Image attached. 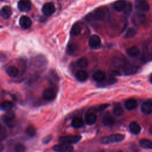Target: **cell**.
<instances>
[{"label": "cell", "instance_id": "6da1fadb", "mask_svg": "<svg viewBox=\"0 0 152 152\" xmlns=\"http://www.w3.org/2000/svg\"><path fill=\"white\" fill-rule=\"evenodd\" d=\"M125 139V135L121 134H114L100 138V142L103 144H108L122 141Z\"/></svg>", "mask_w": 152, "mask_h": 152}, {"label": "cell", "instance_id": "7a4b0ae2", "mask_svg": "<svg viewBox=\"0 0 152 152\" xmlns=\"http://www.w3.org/2000/svg\"><path fill=\"white\" fill-rule=\"evenodd\" d=\"M82 137L79 135H66L62 136L59 138V141L62 143H65L68 144H73L78 142Z\"/></svg>", "mask_w": 152, "mask_h": 152}, {"label": "cell", "instance_id": "3957f363", "mask_svg": "<svg viewBox=\"0 0 152 152\" xmlns=\"http://www.w3.org/2000/svg\"><path fill=\"white\" fill-rule=\"evenodd\" d=\"M73 146L71 144L62 143L55 145L53 147V150L55 152H71L73 151Z\"/></svg>", "mask_w": 152, "mask_h": 152}, {"label": "cell", "instance_id": "277c9868", "mask_svg": "<svg viewBox=\"0 0 152 152\" xmlns=\"http://www.w3.org/2000/svg\"><path fill=\"white\" fill-rule=\"evenodd\" d=\"M89 16L91 20L100 21L104 18L106 16V11L102 8H98L94 10Z\"/></svg>", "mask_w": 152, "mask_h": 152}, {"label": "cell", "instance_id": "5b68a950", "mask_svg": "<svg viewBox=\"0 0 152 152\" xmlns=\"http://www.w3.org/2000/svg\"><path fill=\"white\" fill-rule=\"evenodd\" d=\"M135 7L137 10L140 12H147L150 10L148 3L145 0H136L135 2Z\"/></svg>", "mask_w": 152, "mask_h": 152}, {"label": "cell", "instance_id": "8992f818", "mask_svg": "<svg viewBox=\"0 0 152 152\" xmlns=\"http://www.w3.org/2000/svg\"><path fill=\"white\" fill-rule=\"evenodd\" d=\"M138 67L135 65L129 64L127 61L124 64L123 67L122 68V70L123 71L124 73L126 75H131L134 74L138 71Z\"/></svg>", "mask_w": 152, "mask_h": 152}, {"label": "cell", "instance_id": "52a82bcc", "mask_svg": "<svg viewBox=\"0 0 152 152\" xmlns=\"http://www.w3.org/2000/svg\"><path fill=\"white\" fill-rule=\"evenodd\" d=\"M55 11V7L52 2H47L42 7V12L45 15H51Z\"/></svg>", "mask_w": 152, "mask_h": 152}, {"label": "cell", "instance_id": "ba28073f", "mask_svg": "<svg viewBox=\"0 0 152 152\" xmlns=\"http://www.w3.org/2000/svg\"><path fill=\"white\" fill-rule=\"evenodd\" d=\"M18 8L22 12H28L31 8V2L29 0H20L18 2Z\"/></svg>", "mask_w": 152, "mask_h": 152}, {"label": "cell", "instance_id": "9c48e42d", "mask_svg": "<svg viewBox=\"0 0 152 152\" xmlns=\"http://www.w3.org/2000/svg\"><path fill=\"white\" fill-rule=\"evenodd\" d=\"M101 45V40L97 35H93L89 40V46L91 49H98Z\"/></svg>", "mask_w": 152, "mask_h": 152}, {"label": "cell", "instance_id": "30bf717a", "mask_svg": "<svg viewBox=\"0 0 152 152\" xmlns=\"http://www.w3.org/2000/svg\"><path fill=\"white\" fill-rule=\"evenodd\" d=\"M42 95L45 100L48 101H51L55 98L56 93L54 90L52 88H46L43 92Z\"/></svg>", "mask_w": 152, "mask_h": 152}, {"label": "cell", "instance_id": "8fae6325", "mask_svg": "<svg viewBox=\"0 0 152 152\" xmlns=\"http://www.w3.org/2000/svg\"><path fill=\"white\" fill-rule=\"evenodd\" d=\"M102 123L107 126H111L115 123V119L109 113H106L102 118Z\"/></svg>", "mask_w": 152, "mask_h": 152}, {"label": "cell", "instance_id": "7c38bea8", "mask_svg": "<svg viewBox=\"0 0 152 152\" xmlns=\"http://www.w3.org/2000/svg\"><path fill=\"white\" fill-rule=\"evenodd\" d=\"M31 23V19L26 15L22 16L20 19V25L24 29H28L30 28Z\"/></svg>", "mask_w": 152, "mask_h": 152}, {"label": "cell", "instance_id": "4fadbf2b", "mask_svg": "<svg viewBox=\"0 0 152 152\" xmlns=\"http://www.w3.org/2000/svg\"><path fill=\"white\" fill-rule=\"evenodd\" d=\"M127 2L125 0H118L113 4V8L115 10L119 12H122L124 10Z\"/></svg>", "mask_w": 152, "mask_h": 152}, {"label": "cell", "instance_id": "5bb4252c", "mask_svg": "<svg viewBox=\"0 0 152 152\" xmlns=\"http://www.w3.org/2000/svg\"><path fill=\"white\" fill-rule=\"evenodd\" d=\"M141 110L142 113L147 115L152 113V103L149 101L145 102L141 105Z\"/></svg>", "mask_w": 152, "mask_h": 152}, {"label": "cell", "instance_id": "9a60e30c", "mask_svg": "<svg viewBox=\"0 0 152 152\" xmlns=\"http://www.w3.org/2000/svg\"><path fill=\"white\" fill-rule=\"evenodd\" d=\"M129 129L131 133L137 135L138 134L141 130L140 125L136 122H131L129 125Z\"/></svg>", "mask_w": 152, "mask_h": 152}, {"label": "cell", "instance_id": "2e32d148", "mask_svg": "<svg viewBox=\"0 0 152 152\" xmlns=\"http://www.w3.org/2000/svg\"><path fill=\"white\" fill-rule=\"evenodd\" d=\"M75 76L76 79L80 82H84L88 78V74L84 70H80L77 71Z\"/></svg>", "mask_w": 152, "mask_h": 152}, {"label": "cell", "instance_id": "e0dca14e", "mask_svg": "<svg viewBox=\"0 0 152 152\" xmlns=\"http://www.w3.org/2000/svg\"><path fill=\"white\" fill-rule=\"evenodd\" d=\"M106 74L102 71H97L95 72L93 75V78L94 81L97 82H102L105 80Z\"/></svg>", "mask_w": 152, "mask_h": 152}, {"label": "cell", "instance_id": "ac0fdd59", "mask_svg": "<svg viewBox=\"0 0 152 152\" xmlns=\"http://www.w3.org/2000/svg\"><path fill=\"white\" fill-rule=\"evenodd\" d=\"M97 116L94 113H88L85 116V121L87 125H91L96 123Z\"/></svg>", "mask_w": 152, "mask_h": 152}, {"label": "cell", "instance_id": "d6986e66", "mask_svg": "<svg viewBox=\"0 0 152 152\" xmlns=\"http://www.w3.org/2000/svg\"><path fill=\"white\" fill-rule=\"evenodd\" d=\"M19 71L17 67L15 66H10L7 69V75L11 78L17 77L18 75Z\"/></svg>", "mask_w": 152, "mask_h": 152}, {"label": "cell", "instance_id": "ffe728a7", "mask_svg": "<svg viewBox=\"0 0 152 152\" xmlns=\"http://www.w3.org/2000/svg\"><path fill=\"white\" fill-rule=\"evenodd\" d=\"M137 106V102L134 99H129L125 101V107L128 110H132Z\"/></svg>", "mask_w": 152, "mask_h": 152}, {"label": "cell", "instance_id": "44dd1931", "mask_svg": "<svg viewBox=\"0 0 152 152\" xmlns=\"http://www.w3.org/2000/svg\"><path fill=\"white\" fill-rule=\"evenodd\" d=\"M12 14V9L9 6H4L1 9V15L5 19L9 18Z\"/></svg>", "mask_w": 152, "mask_h": 152}, {"label": "cell", "instance_id": "7402d4cb", "mask_svg": "<svg viewBox=\"0 0 152 152\" xmlns=\"http://www.w3.org/2000/svg\"><path fill=\"white\" fill-rule=\"evenodd\" d=\"M126 52V53L130 57H132V58L136 57L140 54V50H139L138 48L135 46L127 49Z\"/></svg>", "mask_w": 152, "mask_h": 152}, {"label": "cell", "instance_id": "603a6c76", "mask_svg": "<svg viewBox=\"0 0 152 152\" xmlns=\"http://www.w3.org/2000/svg\"><path fill=\"white\" fill-rule=\"evenodd\" d=\"M83 124L84 121L83 119L79 117L74 118L71 122V125L74 128H80L83 126Z\"/></svg>", "mask_w": 152, "mask_h": 152}, {"label": "cell", "instance_id": "cb8c5ba5", "mask_svg": "<svg viewBox=\"0 0 152 152\" xmlns=\"http://www.w3.org/2000/svg\"><path fill=\"white\" fill-rule=\"evenodd\" d=\"M140 145L145 149L152 150V141L148 139H141L139 142Z\"/></svg>", "mask_w": 152, "mask_h": 152}, {"label": "cell", "instance_id": "d4e9b609", "mask_svg": "<svg viewBox=\"0 0 152 152\" xmlns=\"http://www.w3.org/2000/svg\"><path fill=\"white\" fill-rule=\"evenodd\" d=\"M14 107V104L10 101H4L0 104V108L5 111H9Z\"/></svg>", "mask_w": 152, "mask_h": 152}, {"label": "cell", "instance_id": "484cf974", "mask_svg": "<svg viewBox=\"0 0 152 152\" xmlns=\"http://www.w3.org/2000/svg\"><path fill=\"white\" fill-rule=\"evenodd\" d=\"M15 118V114L13 112H11L10 110L8 111V112L4 116V120L5 122L9 124L13 122L14 119Z\"/></svg>", "mask_w": 152, "mask_h": 152}, {"label": "cell", "instance_id": "4316f807", "mask_svg": "<svg viewBox=\"0 0 152 152\" xmlns=\"http://www.w3.org/2000/svg\"><path fill=\"white\" fill-rule=\"evenodd\" d=\"M124 113V110L119 104H116L113 109V113L116 116H121Z\"/></svg>", "mask_w": 152, "mask_h": 152}, {"label": "cell", "instance_id": "83f0119b", "mask_svg": "<svg viewBox=\"0 0 152 152\" xmlns=\"http://www.w3.org/2000/svg\"><path fill=\"white\" fill-rule=\"evenodd\" d=\"M137 31L135 28H134L133 27H130L126 31L124 37L126 39L131 38L132 37H134L137 34Z\"/></svg>", "mask_w": 152, "mask_h": 152}, {"label": "cell", "instance_id": "f1b7e54d", "mask_svg": "<svg viewBox=\"0 0 152 152\" xmlns=\"http://www.w3.org/2000/svg\"><path fill=\"white\" fill-rule=\"evenodd\" d=\"M81 27L80 26V24H75L74 25H73V26L71 28V32L73 36H77L80 34V33H81Z\"/></svg>", "mask_w": 152, "mask_h": 152}, {"label": "cell", "instance_id": "f546056e", "mask_svg": "<svg viewBox=\"0 0 152 152\" xmlns=\"http://www.w3.org/2000/svg\"><path fill=\"white\" fill-rule=\"evenodd\" d=\"M77 64L80 68H84L87 67L88 65V60L86 58H84V57L80 58V59H78L77 62Z\"/></svg>", "mask_w": 152, "mask_h": 152}, {"label": "cell", "instance_id": "4dcf8cb0", "mask_svg": "<svg viewBox=\"0 0 152 152\" xmlns=\"http://www.w3.org/2000/svg\"><path fill=\"white\" fill-rule=\"evenodd\" d=\"M26 133L28 137H33L36 134V128L33 125H28L26 129Z\"/></svg>", "mask_w": 152, "mask_h": 152}, {"label": "cell", "instance_id": "1f68e13d", "mask_svg": "<svg viewBox=\"0 0 152 152\" xmlns=\"http://www.w3.org/2000/svg\"><path fill=\"white\" fill-rule=\"evenodd\" d=\"M78 49V45L76 43H72L68 45L67 47V52L69 54H72Z\"/></svg>", "mask_w": 152, "mask_h": 152}, {"label": "cell", "instance_id": "d6a6232c", "mask_svg": "<svg viewBox=\"0 0 152 152\" xmlns=\"http://www.w3.org/2000/svg\"><path fill=\"white\" fill-rule=\"evenodd\" d=\"M14 150L15 152H25L26 147L21 143H18L14 145Z\"/></svg>", "mask_w": 152, "mask_h": 152}, {"label": "cell", "instance_id": "836d02e7", "mask_svg": "<svg viewBox=\"0 0 152 152\" xmlns=\"http://www.w3.org/2000/svg\"><path fill=\"white\" fill-rule=\"evenodd\" d=\"M131 11H132V4L130 2H127L126 7H125L124 10L123 11V12L125 15L128 16L130 14V13L131 12Z\"/></svg>", "mask_w": 152, "mask_h": 152}, {"label": "cell", "instance_id": "e575fe53", "mask_svg": "<svg viewBox=\"0 0 152 152\" xmlns=\"http://www.w3.org/2000/svg\"><path fill=\"white\" fill-rule=\"evenodd\" d=\"M52 139V135L51 134H49L46 137H45L44 138H43L42 141L43 144H47L50 142Z\"/></svg>", "mask_w": 152, "mask_h": 152}, {"label": "cell", "instance_id": "d590c367", "mask_svg": "<svg viewBox=\"0 0 152 152\" xmlns=\"http://www.w3.org/2000/svg\"><path fill=\"white\" fill-rule=\"evenodd\" d=\"M109 106V104H102L100 106H99L97 107V112H101V111H103L104 110V109H106Z\"/></svg>", "mask_w": 152, "mask_h": 152}, {"label": "cell", "instance_id": "8d00e7d4", "mask_svg": "<svg viewBox=\"0 0 152 152\" xmlns=\"http://www.w3.org/2000/svg\"><path fill=\"white\" fill-rule=\"evenodd\" d=\"M150 82L152 83V74L151 75V76H150Z\"/></svg>", "mask_w": 152, "mask_h": 152}, {"label": "cell", "instance_id": "74e56055", "mask_svg": "<svg viewBox=\"0 0 152 152\" xmlns=\"http://www.w3.org/2000/svg\"><path fill=\"white\" fill-rule=\"evenodd\" d=\"M1 124H0V130H1Z\"/></svg>", "mask_w": 152, "mask_h": 152}, {"label": "cell", "instance_id": "f35d334b", "mask_svg": "<svg viewBox=\"0 0 152 152\" xmlns=\"http://www.w3.org/2000/svg\"><path fill=\"white\" fill-rule=\"evenodd\" d=\"M119 152H122V151H119Z\"/></svg>", "mask_w": 152, "mask_h": 152}]
</instances>
